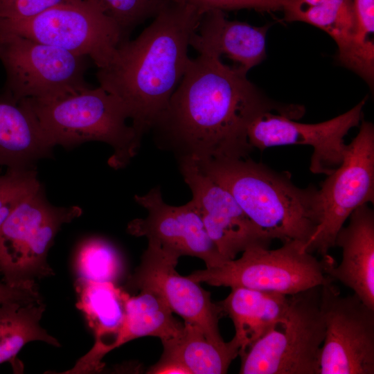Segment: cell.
Wrapping results in <instances>:
<instances>
[{
	"label": "cell",
	"instance_id": "cell-1",
	"mask_svg": "<svg viewBox=\"0 0 374 374\" xmlns=\"http://www.w3.org/2000/svg\"><path fill=\"white\" fill-rule=\"evenodd\" d=\"M266 112L298 119L305 109L270 100L247 79V73L202 53L190 59L150 130L157 146L171 151L178 160L243 158L253 150L247 128Z\"/></svg>",
	"mask_w": 374,
	"mask_h": 374
},
{
	"label": "cell",
	"instance_id": "cell-2",
	"mask_svg": "<svg viewBox=\"0 0 374 374\" xmlns=\"http://www.w3.org/2000/svg\"><path fill=\"white\" fill-rule=\"evenodd\" d=\"M203 15L169 0L151 24L121 43L110 62L98 69L99 86L125 107L143 137L166 107L190 60V39Z\"/></svg>",
	"mask_w": 374,
	"mask_h": 374
},
{
	"label": "cell",
	"instance_id": "cell-3",
	"mask_svg": "<svg viewBox=\"0 0 374 374\" xmlns=\"http://www.w3.org/2000/svg\"><path fill=\"white\" fill-rule=\"evenodd\" d=\"M195 163L228 190L272 240H295L305 244L320 223L319 188L296 186L287 172H277L249 157Z\"/></svg>",
	"mask_w": 374,
	"mask_h": 374
},
{
	"label": "cell",
	"instance_id": "cell-4",
	"mask_svg": "<svg viewBox=\"0 0 374 374\" xmlns=\"http://www.w3.org/2000/svg\"><path fill=\"white\" fill-rule=\"evenodd\" d=\"M26 100L54 146L105 143L113 150L108 164L116 170L137 154L142 137L129 123L123 103L100 86L51 99Z\"/></svg>",
	"mask_w": 374,
	"mask_h": 374
},
{
	"label": "cell",
	"instance_id": "cell-5",
	"mask_svg": "<svg viewBox=\"0 0 374 374\" xmlns=\"http://www.w3.org/2000/svg\"><path fill=\"white\" fill-rule=\"evenodd\" d=\"M320 287L291 295L285 318L239 355L240 374H319Z\"/></svg>",
	"mask_w": 374,
	"mask_h": 374
},
{
	"label": "cell",
	"instance_id": "cell-6",
	"mask_svg": "<svg viewBox=\"0 0 374 374\" xmlns=\"http://www.w3.org/2000/svg\"><path fill=\"white\" fill-rule=\"evenodd\" d=\"M279 248L256 246L238 259L192 272L193 281L212 286L245 287L293 295L333 281L326 273L327 256L319 260L304 249L305 243L287 240Z\"/></svg>",
	"mask_w": 374,
	"mask_h": 374
},
{
	"label": "cell",
	"instance_id": "cell-7",
	"mask_svg": "<svg viewBox=\"0 0 374 374\" xmlns=\"http://www.w3.org/2000/svg\"><path fill=\"white\" fill-rule=\"evenodd\" d=\"M80 206L50 203L42 186L23 200L0 227V271L18 287L54 275L47 256L62 225L79 217Z\"/></svg>",
	"mask_w": 374,
	"mask_h": 374
},
{
	"label": "cell",
	"instance_id": "cell-8",
	"mask_svg": "<svg viewBox=\"0 0 374 374\" xmlns=\"http://www.w3.org/2000/svg\"><path fill=\"white\" fill-rule=\"evenodd\" d=\"M89 57L15 34L0 33L4 91L17 100H47L88 87Z\"/></svg>",
	"mask_w": 374,
	"mask_h": 374
},
{
	"label": "cell",
	"instance_id": "cell-9",
	"mask_svg": "<svg viewBox=\"0 0 374 374\" xmlns=\"http://www.w3.org/2000/svg\"><path fill=\"white\" fill-rule=\"evenodd\" d=\"M0 33L86 56L97 69L106 66L125 42L117 24L87 0L58 5L26 20L0 21Z\"/></svg>",
	"mask_w": 374,
	"mask_h": 374
},
{
	"label": "cell",
	"instance_id": "cell-10",
	"mask_svg": "<svg viewBox=\"0 0 374 374\" xmlns=\"http://www.w3.org/2000/svg\"><path fill=\"white\" fill-rule=\"evenodd\" d=\"M321 218L304 249L324 257L335 247V237L359 206L374 202V125L362 121L359 130L347 148L341 163L319 189Z\"/></svg>",
	"mask_w": 374,
	"mask_h": 374
},
{
	"label": "cell",
	"instance_id": "cell-11",
	"mask_svg": "<svg viewBox=\"0 0 374 374\" xmlns=\"http://www.w3.org/2000/svg\"><path fill=\"white\" fill-rule=\"evenodd\" d=\"M320 310L326 332L319 374H373L374 309L330 281L321 286Z\"/></svg>",
	"mask_w": 374,
	"mask_h": 374
},
{
	"label": "cell",
	"instance_id": "cell-12",
	"mask_svg": "<svg viewBox=\"0 0 374 374\" xmlns=\"http://www.w3.org/2000/svg\"><path fill=\"white\" fill-rule=\"evenodd\" d=\"M366 98L344 114L316 123H298L284 115L266 112L249 124L247 136L252 148L289 145L313 148L310 170L314 174L330 175L342 162L347 148L344 137L360 124Z\"/></svg>",
	"mask_w": 374,
	"mask_h": 374
},
{
	"label": "cell",
	"instance_id": "cell-13",
	"mask_svg": "<svg viewBox=\"0 0 374 374\" xmlns=\"http://www.w3.org/2000/svg\"><path fill=\"white\" fill-rule=\"evenodd\" d=\"M178 260L148 242L141 262L129 277L127 285L133 289L156 292L172 312L184 319V323L200 328L212 342L223 344L219 321L224 314L220 305L212 301L211 293L199 283L178 274L175 269Z\"/></svg>",
	"mask_w": 374,
	"mask_h": 374
},
{
	"label": "cell",
	"instance_id": "cell-14",
	"mask_svg": "<svg viewBox=\"0 0 374 374\" xmlns=\"http://www.w3.org/2000/svg\"><path fill=\"white\" fill-rule=\"evenodd\" d=\"M136 202L147 211L144 218L130 221L127 232L145 237L168 255L179 259L190 256L202 259L206 267L218 266L226 260L208 235L202 217L190 200L182 206L166 203L159 186L143 195H135Z\"/></svg>",
	"mask_w": 374,
	"mask_h": 374
},
{
	"label": "cell",
	"instance_id": "cell-15",
	"mask_svg": "<svg viewBox=\"0 0 374 374\" xmlns=\"http://www.w3.org/2000/svg\"><path fill=\"white\" fill-rule=\"evenodd\" d=\"M178 161L184 180L191 190V201L226 261L252 247H269L273 240L248 217L228 190L204 174L193 161Z\"/></svg>",
	"mask_w": 374,
	"mask_h": 374
},
{
	"label": "cell",
	"instance_id": "cell-16",
	"mask_svg": "<svg viewBox=\"0 0 374 374\" xmlns=\"http://www.w3.org/2000/svg\"><path fill=\"white\" fill-rule=\"evenodd\" d=\"M284 20L302 21L326 32L338 46L340 64L373 85L374 64L357 41L353 0H282Z\"/></svg>",
	"mask_w": 374,
	"mask_h": 374
},
{
	"label": "cell",
	"instance_id": "cell-17",
	"mask_svg": "<svg viewBox=\"0 0 374 374\" xmlns=\"http://www.w3.org/2000/svg\"><path fill=\"white\" fill-rule=\"evenodd\" d=\"M349 218V223L339 229L335 240V247L342 251L341 262L335 265L332 257L328 255L326 273L374 309V211L365 204Z\"/></svg>",
	"mask_w": 374,
	"mask_h": 374
},
{
	"label": "cell",
	"instance_id": "cell-18",
	"mask_svg": "<svg viewBox=\"0 0 374 374\" xmlns=\"http://www.w3.org/2000/svg\"><path fill=\"white\" fill-rule=\"evenodd\" d=\"M77 307L93 330L95 343L65 373L82 374L102 368L104 356L114 350L125 316L126 294L113 283L96 282L80 278L75 283Z\"/></svg>",
	"mask_w": 374,
	"mask_h": 374
},
{
	"label": "cell",
	"instance_id": "cell-19",
	"mask_svg": "<svg viewBox=\"0 0 374 374\" xmlns=\"http://www.w3.org/2000/svg\"><path fill=\"white\" fill-rule=\"evenodd\" d=\"M269 25L254 26L231 21L224 11L213 10L203 14L190 39V46L199 54L225 57L232 66L247 73L266 57V34Z\"/></svg>",
	"mask_w": 374,
	"mask_h": 374
},
{
	"label": "cell",
	"instance_id": "cell-20",
	"mask_svg": "<svg viewBox=\"0 0 374 374\" xmlns=\"http://www.w3.org/2000/svg\"><path fill=\"white\" fill-rule=\"evenodd\" d=\"M55 146L26 99L0 93V166L7 169L35 168L49 157Z\"/></svg>",
	"mask_w": 374,
	"mask_h": 374
},
{
	"label": "cell",
	"instance_id": "cell-21",
	"mask_svg": "<svg viewBox=\"0 0 374 374\" xmlns=\"http://www.w3.org/2000/svg\"><path fill=\"white\" fill-rule=\"evenodd\" d=\"M175 339L163 344L160 360L148 373L223 374L239 355L240 343L235 337L217 344L206 338L197 326L184 323Z\"/></svg>",
	"mask_w": 374,
	"mask_h": 374
},
{
	"label": "cell",
	"instance_id": "cell-22",
	"mask_svg": "<svg viewBox=\"0 0 374 374\" xmlns=\"http://www.w3.org/2000/svg\"><path fill=\"white\" fill-rule=\"evenodd\" d=\"M291 295L249 289L231 288L219 303L235 327L241 345L239 355L280 322L285 317Z\"/></svg>",
	"mask_w": 374,
	"mask_h": 374
},
{
	"label": "cell",
	"instance_id": "cell-23",
	"mask_svg": "<svg viewBox=\"0 0 374 374\" xmlns=\"http://www.w3.org/2000/svg\"><path fill=\"white\" fill-rule=\"evenodd\" d=\"M184 326L159 294L141 290L136 296H127L125 320L114 348L145 336L158 337L164 344L178 337Z\"/></svg>",
	"mask_w": 374,
	"mask_h": 374
},
{
	"label": "cell",
	"instance_id": "cell-24",
	"mask_svg": "<svg viewBox=\"0 0 374 374\" xmlns=\"http://www.w3.org/2000/svg\"><path fill=\"white\" fill-rule=\"evenodd\" d=\"M46 305L42 301L23 305L6 303L0 305V364L11 362L28 343L41 341L60 347V342L39 324Z\"/></svg>",
	"mask_w": 374,
	"mask_h": 374
},
{
	"label": "cell",
	"instance_id": "cell-25",
	"mask_svg": "<svg viewBox=\"0 0 374 374\" xmlns=\"http://www.w3.org/2000/svg\"><path fill=\"white\" fill-rule=\"evenodd\" d=\"M75 268L80 278L114 283L123 273V260L117 249L101 238H90L79 246Z\"/></svg>",
	"mask_w": 374,
	"mask_h": 374
},
{
	"label": "cell",
	"instance_id": "cell-26",
	"mask_svg": "<svg viewBox=\"0 0 374 374\" xmlns=\"http://www.w3.org/2000/svg\"><path fill=\"white\" fill-rule=\"evenodd\" d=\"M114 21L125 41L132 30L153 18L169 0H88Z\"/></svg>",
	"mask_w": 374,
	"mask_h": 374
},
{
	"label": "cell",
	"instance_id": "cell-27",
	"mask_svg": "<svg viewBox=\"0 0 374 374\" xmlns=\"http://www.w3.org/2000/svg\"><path fill=\"white\" fill-rule=\"evenodd\" d=\"M41 186L35 168L8 169L0 175V227L19 204Z\"/></svg>",
	"mask_w": 374,
	"mask_h": 374
},
{
	"label": "cell",
	"instance_id": "cell-28",
	"mask_svg": "<svg viewBox=\"0 0 374 374\" xmlns=\"http://www.w3.org/2000/svg\"><path fill=\"white\" fill-rule=\"evenodd\" d=\"M190 6L199 14L213 10L253 9L258 12L281 10L282 0H173Z\"/></svg>",
	"mask_w": 374,
	"mask_h": 374
},
{
	"label": "cell",
	"instance_id": "cell-29",
	"mask_svg": "<svg viewBox=\"0 0 374 374\" xmlns=\"http://www.w3.org/2000/svg\"><path fill=\"white\" fill-rule=\"evenodd\" d=\"M357 41L364 55L374 64V0H353Z\"/></svg>",
	"mask_w": 374,
	"mask_h": 374
},
{
	"label": "cell",
	"instance_id": "cell-30",
	"mask_svg": "<svg viewBox=\"0 0 374 374\" xmlns=\"http://www.w3.org/2000/svg\"><path fill=\"white\" fill-rule=\"evenodd\" d=\"M78 1L82 0H0V21L26 20L56 6Z\"/></svg>",
	"mask_w": 374,
	"mask_h": 374
},
{
	"label": "cell",
	"instance_id": "cell-31",
	"mask_svg": "<svg viewBox=\"0 0 374 374\" xmlns=\"http://www.w3.org/2000/svg\"><path fill=\"white\" fill-rule=\"evenodd\" d=\"M42 301V296L35 281L18 287H12L0 282V305L6 303L26 305Z\"/></svg>",
	"mask_w": 374,
	"mask_h": 374
}]
</instances>
